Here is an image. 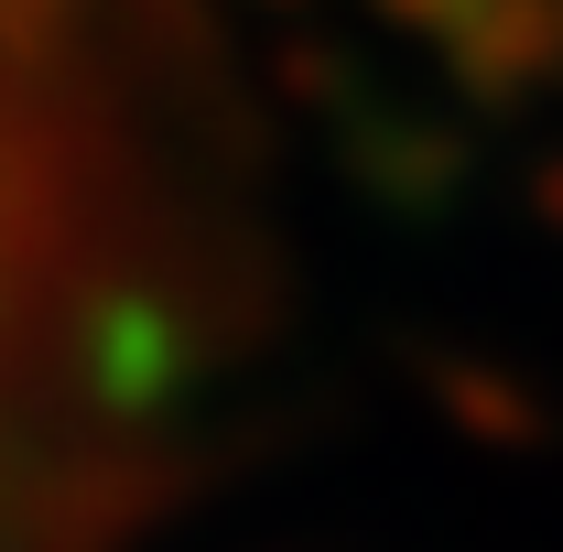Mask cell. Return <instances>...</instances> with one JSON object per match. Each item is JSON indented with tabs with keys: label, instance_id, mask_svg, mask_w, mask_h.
<instances>
[{
	"label": "cell",
	"instance_id": "1",
	"mask_svg": "<svg viewBox=\"0 0 563 552\" xmlns=\"http://www.w3.org/2000/svg\"><path fill=\"white\" fill-rule=\"evenodd\" d=\"M87 109V66L55 11L0 0V509L11 477H33L11 455V433L55 412L76 433V390L55 379H131L109 368L120 336V292H98V120Z\"/></svg>",
	"mask_w": 563,
	"mask_h": 552
}]
</instances>
